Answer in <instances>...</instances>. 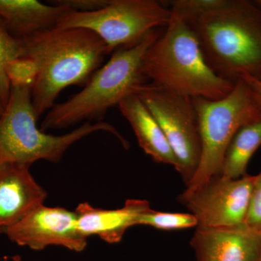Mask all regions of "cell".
Instances as JSON below:
<instances>
[{
	"instance_id": "obj_1",
	"label": "cell",
	"mask_w": 261,
	"mask_h": 261,
	"mask_svg": "<svg viewBox=\"0 0 261 261\" xmlns=\"http://www.w3.org/2000/svg\"><path fill=\"white\" fill-rule=\"evenodd\" d=\"M21 42L23 58L36 68L32 98L38 118L53 108L65 88L85 85L110 55L106 43L86 29L55 27Z\"/></svg>"
},
{
	"instance_id": "obj_2",
	"label": "cell",
	"mask_w": 261,
	"mask_h": 261,
	"mask_svg": "<svg viewBox=\"0 0 261 261\" xmlns=\"http://www.w3.org/2000/svg\"><path fill=\"white\" fill-rule=\"evenodd\" d=\"M184 22L218 76L234 84L245 75L260 80L261 6L257 1L223 0L214 9Z\"/></svg>"
},
{
	"instance_id": "obj_3",
	"label": "cell",
	"mask_w": 261,
	"mask_h": 261,
	"mask_svg": "<svg viewBox=\"0 0 261 261\" xmlns=\"http://www.w3.org/2000/svg\"><path fill=\"white\" fill-rule=\"evenodd\" d=\"M159 36L154 29L133 47L113 51L109 61L94 73L82 90L53 106L41 123L40 129L46 132L83 121H102L110 108L135 93L137 87L149 83L142 70L144 56Z\"/></svg>"
},
{
	"instance_id": "obj_4",
	"label": "cell",
	"mask_w": 261,
	"mask_h": 261,
	"mask_svg": "<svg viewBox=\"0 0 261 261\" xmlns=\"http://www.w3.org/2000/svg\"><path fill=\"white\" fill-rule=\"evenodd\" d=\"M142 70L149 83L192 98L220 99L236 84L211 70L194 33L172 14L166 32L146 51Z\"/></svg>"
},
{
	"instance_id": "obj_5",
	"label": "cell",
	"mask_w": 261,
	"mask_h": 261,
	"mask_svg": "<svg viewBox=\"0 0 261 261\" xmlns=\"http://www.w3.org/2000/svg\"><path fill=\"white\" fill-rule=\"evenodd\" d=\"M32 86H12L8 102L0 116V167L9 163L32 166L39 161L57 163L73 144L95 132L116 136L125 148L127 142L112 125L87 121L63 135H53L37 127L33 106Z\"/></svg>"
},
{
	"instance_id": "obj_6",
	"label": "cell",
	"mask_w": 261,
	"mask_h": 261,
	"mask_svg": "<svg viewBox=\"0 0 261 261\" xmlns=\"http://www.w3.org/2000/svg\"><path fill=\"white\" fill-rule=\"evenodd\" d=\"M201 137L200 164L182 194H190L219 176L224 153L242 126L261 118V109L243 80H239L226 97L213 100L192 97Z\"/></svg>"
},
{
	"instance_id": "obj_7",
	"label": "cell",
	"mask_w": 261,
	"mask_h": 261,
	"mask_svg": "<svg viewBox=\"0 0 261 261\" xmlns=\"http://www.w3.org/2000/svg\"><path fill=\"white\" fill-rule=\"evenodd\" d=\"M171 13L155 0H111L102 9L87 13H65L56 27L89 29L106 43L111 54L120 48L140 42L151 31L166 27Z\"/></svg>"
},
{
	"instance_id": "obj_8",
	"label": "cell",
	"mask_w": 261,
	"mask_h": 261,
	"mask_svg": "<svg viewBox=\"0 0 261 261\" xmlns=\"http://www.w3.org/2000/svg\"><path fill=\"white\" fill-rule=\"evenodd\" d=\"M135 94L161 126L177 160L176 171L187 185L198 168L202 152L198 118L192 97L149 82L137 87Z\"/></svg>"
},
{
	"instance_id": "obj_9",
	"label": "cell",
	"mask_w": 261,
	"mask_h": 261,
	"mask_svg": "<svg viewBox=\"0 0 261 261\" xmlns=\"http://www.w3.org/2000/svg\"><path fill=\"white\" fill-rule=\"evenodd\" d=\"M254 178L247 173L235 179L214 176L195 191L181 193L178 202L195 216L197 227L243 226L250 207Z\"/></svg>"
},
{
	"instance_id": "obj_10",
	"label": "cell",
	"mask_w": 261,
	"mask_h": 261,
	"mask_svg": "<svg viewBox=\"0 0 261 261\" xmlns=\"http://www.w3.org/2000/svg\"><path fill=\"white\" fill-rule=\"evenodd\" d=\"M5 233L13 243L34 250L56 245L82 252L87 245V238L77 229L75 211L44 204L29 211Z\"/></svg>"
},
{
	"instance_id": "obj_11",
	"label": "cell",
	"mask_w": 261,
	"mask_h": 261,
	"mask_svg": "<svg viewBox=\"0 0 261 261\" xmlns=\"http://www.w3.org/2000/svg\"><path fill=\"white\" fill-rule=\"evenodd\" d=\"M191 246L196 261H257L261 233L247 228H196Z\"/></svg>"
},
{
	"instance_id": "obj_12",
	"label": "cell",
	"mask_w": 261,
	"mask_h": 261,
	"mask_svg": "<svg viewBox=\"0 0 261 261\" xmlns=\"http://www.w3.org/2000/svg\"><path fill=\"white\" fill-rule=\"evenodd\" d=\"M30 167L20 163L0 167V233H6L47 198V192L33 177Z\"/></svg>"
},
{
	"instance_id": "obj_13",
	"label": "cell",
	"mask_w": 261,
	"mask_h": 261,
	"mask_svg": "<svg viewBox=\"0 0 261 261\" xmlns=\"http://www.w3.org/2000/svg\"><path fill=\"white\" fill-rule=\"evenodd\" d=\"M151 209L148 201L128 200L116 210L94 207L88 202L77 206V229L84 238L97 235L108 243L121 241L126 230L138 225L139 219Z\"/></svg>"
},
{
	"instance_id": "obj_14",
	"label": "cell",
	"mask_w": 261,
	"mask_h": 261,
	"mask_svg": "<svg viewBox=\"0 0 261 261\" xmlns=\"http://www.w3.org/2000/svg\"><path fill=\"white\" fill-rule=\"evenodd\" d=\"M121 114L129 123L141 148L154 162L178 168L177 160L161 126L137 94L133 93L118 104Z\"/></svg>"
},
{
	"instance_id": "obj_15",
	"label": "cell",
	"mask_w": 261,
	"mask_h": 261,
	"mask_svg": "<svg viewBox=\"0 0 261 261\" xmlns=\"http://www.w3.org/2000/svg\"><path fill=\"white\" fill-rule=\"evenodd\" d=\"M70 10L37 0H0V18L12 35L19 39L55 28Z\"/></svg>"
},
{
	"instance_id": "obj_16",
	"label": "cell",
	"mask_w": 261,
	"mask_h": 261,
	"mask_svg": "<svg viewBox=\"0 0 261 261\" xmlns=\"http://www.w3.org/2000/svg\"><path fill=\"white\" fill-rule=\"evenodd\" d=\"M261 146V118L242 126L225 152L219 176L235 179L247 174L252 155Z\"/></svg>"
},
{
	"instance_id": "obj_17",
	"label": "cell",
	"mask_w": 261,
	"mask_h": 261,
	"mask_svg": "<svg viewBox=\"0 0 261 261\" xmlns=\"http://www.w3.org/2000/svg\"><path fill=\"white\" fill-rule=\"evenodd\" d=\"M23 56L21 39L12 35L0 18V102L6 106L11 91V84L7 75V66L10 62Z\"/></svg>"
},
{
	"instance_id": "obj_18",
	"label": "cell",
	"mask_w": 261,
	"mask_h": 261,
	"mask_svg": "<svg viewBox=\"0 0 261 261\" xmlns=\"http://www.w3.org/2000/svg\"><path fill=\"white\" fill-rule=\"evenodd\" d=\"M138 225L151 226L164 231H173L197 227V221L190 213L161 212L151 208L141 216Z\"/></svg>"
},
{
	"instance_id": "obj_19",
	"label": "cell",
	"mask_w": 261,
	"mask_h": 261,
	"mask_svg": "<svg viewBox=\"0 0 261 261\" xmlns=\"http://www.w3.org/2000/svg\"><path fill=\"white\" fill-rule=\"evenodd\" d=\"M223 0H172L164 3L169 5L171 14L183 21L214 9L219 6Z\"/></svg>"
},
{
	"instance_id": "obj_20",
	"label": "cell",
	"mask_w": 261,
	"mask_h": 261,
	"mask_svg": "<svg viewBox=\"0 0 261 261\" xmlns=\"http://www.w3.org/2000/svg\"><path fill=\"white\" fill-rule=\"evenodd\" d=\"M6 71L11 87L33 86L35 80L36 68L34 63L23 57L10 62Z\"/></svg>"
},
{
	"instance_id": "obj_21",
	"label": "cell",
	"mask_w": 261,
	"mask_h": 261,
	"mask_svg": "<svg viewBox=\"0 0 261 261\" xmlns=\"http://www.w3.org/2000/svg\"><path fill=\"white\" fill-rule=\"evenodd\" d=\"M245 226L252 231L261 233V169L254 178L251 200Z\"/></svg>"
},
{
	"instance_id": "obj_22",
	"label": "cell",
	"mask_w": 261,
	"mask_h": 261,
	"mask_svg": "<svg viewBox=\"0 0 261 261\" xmlns=\"http://www.w3.org/2000/svg\"><path fill=\"white\" fill-rule=\"evenodd\" d=\"M110 2L111 0H56L50 3L53 5L66 7L72 11L87 13L102 9Z\"/></svg>"
},
{
	"instance_id": "obj_23",
	"label": "cell",
	"mask_w": 261,
	"mask_h": 261,
	"mask_svg": "<svg viewBox=\"0 0 261 261\" xmlns=\"http://www.w3.org/2000/svg\"><path fill=\"white\" fill-rule=\"evenodd\" d=\"M242 80L245 81L251 91L252 95L255 98L257 105L261 109V82L257 80V79L254 77L250 76V75H243L242 77Z\"/></svg>"
},
{
	"instance_id": "obj_24",
	"label": "cell",
	"mask_w": 261,
	"mask_h": 261,
	"mask_svg": "<svg viewBox=\"0 0 261 261\" xmlns=\"http://www.w3.org/2000/svg\"><path fill=\"white\" fill-rule=\"evenodd\" d=\"M4 106H3V104H2L1 102H0V116H1L2 113H3V111H4Z\"/></svg>"
},
{
	"instance_id": "obj_25",
	"label": "cell",
	"mask_w": 261,
	"mask_h": 261,
	"mask_svg": "<svg viewBox=\"0 0 261 261\" xmlns=\"http://www.w3.org/2000/svg\"><path fill=\"white\" fill-rule=\"evenodd\" d=\"M257 261H261V252H260V256H259L258 260H257Z\"/></svg>"
},
{
	"instance_id": "obj_26",
	"label": "cell",
	"mask_w": 261,
	"mask_h": 261,
	"mask_svg": "<svg viewBox=\"0 0 261 261\" xmlns=\"http://www.w3.org/2000/svg\"><path fill=\"white\" fill-rule=\"evenodd\" d=\"M259 81H260V82H261V78L260 79V80H259Z\"/></svg>"
}]
</instances>
